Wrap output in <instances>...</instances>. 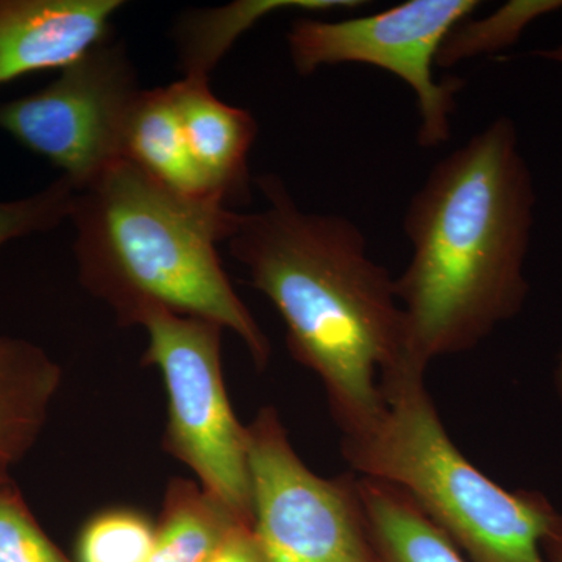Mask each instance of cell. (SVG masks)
<instances>
[{
    "instance_id": "cell-1",
    "label": "cell",
    "mask_w": 562,
    "mask_h": 562,
    "mask_svg": "<svg viewBox=\"0 0 562 562\" xmlns=\"http://www.w3.org/2000/svg\"><path fill=\"white\" fill-rule=\"evenodd\" d=\"M536 192L516 124L497 117L441 161L406 209L412 258L395 292L405 321L403 362L473 350L528 297Z\"/></svg>"
},
{
    "instance_id": "cell-2",
    "label": "cell",
    "mask_w": 562,
    "mask_h": 562,
    "mask_svg": "<svg viewBox=\"0 0 562 562\" xmlns=\"http://www.w3.org/2000/svg\"><path fill=\"white\" fill-rule=\"evenodd\" d=\"M255 183L266 206L239 214L228 249L279 312L292 357L321 380L342 438L357 435L382 414L383 376L405 357L395 279L349 217L302 210L273 173Z\"/></svg>"
},
{
    "instance_id": "cell-3",
    "label": "cell",
    "mask_w": 562,
    "mask_h": 562,
    "mask_svg": "<svg viewBox=\"0 0 562 562\" xmlns=\"http://www.w3.org/2000/svg\"><path fill=\"white\" fill-rule=\"evenodd\" d=\"M239 214L220 201L183 198L124 158L74 199L81 283L124 325L151 305L214 322L265 369L268 336L233 290L217 251Z\"/></svg>"
},
{
    "instance_id": "cell-4",
    "label": "cell",
    "mask_w": 562,
    "mask_h": 562,
    "mask_svg": "<svg viewBox=\"0 0 562 562\" xmlns=\"http://www.w3.org/2000/svg\"><path fill=\"white\" fill-rule=\"evenodd\" d=\"M425 375L402 362L383 376L382 414L342 438L351 472L405 492L473 562H549L543 539L560 512L541 492L505 490L464 457Z\"/></svg>"
},
{
    "instance_id": "cell-5",
    "label": "cell",
    "mask_w": 562,
    "mask_h": 562,
    "mask_svg": "<svg viewBox=\"0 0 562 562\" xmlns=\"http://www.w3.org/2000/svg\"><path fill=\"white\" fill-rule=\"evenodd\" d=\"M133 324L147 335L146 362L168 392L166 447L198 475L202 490L244 524H254L247 427L233 413L221 362L224 328L161 306Z\"/></svg>"
},
{
    "instance_id": "cell-6",
    "label": "cell",
    "mask_w": 562,
    "mask_h": 562,
    "mask_svg": "<svg viewBox=\"0 0 562 562\" xmlns=\"http://www.w3.org/2000/svg\"><path fill=\"white\" fill-rule=\"evenodd\" d=\"M255 538L266 562H376L353 472L306 468L272 406L247 427Z\"/></svg>"
},
{
    "instance_id": "cell-7",
    "label": "cell",
    "mask_w": 562,
    "mask_h": 562,
    "mask_svg": "<svg viewBox=\"0 0 562 562\" xmlns=\"http://www.w3.org/2000/svg\"><path fill=\"white\" fill-rule=\"evenodd\" d=\"M479 5L476 0H408L350 20L301 18L288 32V49L301 76L344 63L394 74L416 94L420 114L417 140L432 149L452 138L457 94L464 85L460 79L436 80L432 66L450 33Z\"/></svg>"
},
{
    "instance_id": "cell-8",
    "label": "cell",
    "mask_w": 562,
    "mask_h": 562,
    "mask_svg": "<svg viewBox=\"0 0 562 562\" xmlns=\"http://www.w3.org/2000/svg\"><path fill=\"white\" fill-rule=\"evenodd\" d=\"M140 91L124 44L110 38L44 90L0 103V128L81 191L124 160L125 125Z\"/></svg>"
},
{
    "instance_id": "cell-9",
    "label": "cell",
    "mask_w": 562,
    "mask_h": 562,
    "mask_svg": "<svg viewBox=\"0 0 562 562\" xmlns=\"http://www.w3.org/2000/svg\"><path fill=\"white\" fill-rule=\"evenodd\" d=\"M121 0H0V87L66 69L111 38Z\"/></svg>"
},
{
    "instance_id": "cell-10",
    "label": "cell",
    "mask_w": 562,
    "mask_h": 562,
    "mask_svg": "<svg viewBox=\"0 0 562 562\" xmlns=\"http://www.w3.org/2000/svg\"><path fill=\"white\" fill-rule=\"evenodd\" d=\"M192 160L211 192L231 203L249 195V154L258 125L250 111L220 101L209 77L184 76L168 87ZM231 206V205H228Z\"/></svg>"
},
{
    "instance_id": "cell-11",
    "label": "cell",
    "mask_w": 562,
    "mask_h": 562,
    "mask_svg": "<svg viewBox=\"0 0 562 562\" xmlns=\"http://www.w3.org/2000/svg\"><path fill=\"white\" fill-rule=\"evenodd\" d=\"M60 384V366L46 351L0 336V469L32 449Z\"/></svg>"
},
{
    "instance_id": "cell-12",
    "label": "cell",
    "mask_w": 562,
    "mask_h": 562,
    "mask_svg": "<svg viewBox=\"0 0 562 562\" xmlns=\"http://www.w3.org/2000/svg\"><path fill=\"white\" fill-rule=\"evenodd\" d=\"M124 157L183 198L222 202L192 160L168 87L139 92L125 125Z\"/></svg>"
},
{
    "instance_id": "cell-13",
    "label": "cell",
    "mask_w": 562,
    "mask_h": 562,
    "mask_svg": "<svg viewBox=\"0 0 562 562\" xmlns=\"http://www.w3.org/2000/svg\"><path fill=\"white\" fill-rule=\"evenodd\" d=\"M357 490L376 562H469L398 487L357 475Z\"/></svg>"
},
{
    "instance_id": "cell-14",
    "label": "cell",
    "mask_w": 562,
    "mask_h": 562,
    "mask_svg": "<svg viewBox=\"0 0 562 562\" xmlns=\"http://www.w3.org/2000/svg\"><path fill=\"white\" fill-rule=\"evenodd\" d=\"M239 522L201 484L173 480L162 503L150 562H209Z\"/></svg>"
},
{
    "instance_id": "cell-15",
    "label": "cell",
    "mask_w": 562,
    "mask_h": 562,
    "mask_svg": "<svg viewBox=\"0 0 562 562\" xmlns=\"http://www.w3.org/2000/svg\"><path fill=\"white\" fill-rule=\"evenodd\" d=\"M351 2H239L222 10L202 11L181 22L179 43L184 76L209 77L220 60L246 29L265 14L280 9L328 10Z\"/></svg>"
},
{
    "instance_id": "cell-16",
    "label": "cell",
    "mask_w": 562,
    "mask_h": 562,
    "mask_svg": "<svg viewBox=\"0 0 562 562\" xmlns=\"http://www.w3.org/2000/svg\"><path fill=\"white\" fill-rule=\"evenodd\" d=\"M157 528L131 509L99 514L80 532L79 562H150Z\"/></svg>"
},
{
    "instance_id": "cell-17",
    "label": "cell",
    "mask_w": 562,
    "mask_h": 562,
    "mask_svg": "<svg viewBox=\"0 0 562 562\" xmlns=\"http://www.w3.org/2000/svg\"><path fill=\"white\" fill-rule=\"evenodd\" d=\"M562 2H512L495 11L486 20H465L458 25L442 44L436 65L452 66L480 52L501 49L519 38L524 29L536 18L561 9Z\"/></svg>"
},
{
    "instance_id": "cell-18",
    "label": "cell",
    "mask_w": 562,
    "mask_h": 562,
    "mask_svg": "<svg viewBox=\"0 0 562 562\" xmlns=\"http://www.w3.org/2000/svg\"><path fill=\"white\" fill-rule=\"evenodd\" d=\"M0 562H70L36 522L9 469H0Z\"/></svg>"
},
{
    "instance_id": "cell-19",
    "label": "cell",
    "mask_w": 562,
    "mask_h": 562,
    "mask_svg": "<svg viewBox=\"0 0 562 562\" xmlns=\"http://www.w3.org/2000/svg\"><path fill=\"white\" fill-rule=\"evenodd\" d=\"M77 190L61 177L40 194L18 202H0V247L10 239L46 232L68 220Z\"/></svg>"
},
{
    "instance_id": "cell-20",
    "label": "cell",
    "mask_w": 562,
    "mask_h": 562,
    "mask_svg": "<svg viewBox=\"0 0 562 562\" xmlns=\"http://www.w3.org/2000/svg\"><path fill=\"white\" fill-rule=\"evenodd\" d=\"M209 562H266V560L251 525L239 522L233 525Z\"/></svg>"
},
{
    "instance_id": "cell-21",
    "label": "cell",
    "mask_w": 562,
    "mask_h": 562,
    "mask_svg": "<svg viewBox=\"0 0 562 562\" xmlns=\"http://www.w3.org/2000/svg\"><path fill=\"white\" fill-rule=\"evenodd\" d=\"M543 553L549 562H562V514L557 519L543 539Z\"/></svg>"
},
{
    "instance_id": "cell-22",
    "label": "cell",
    "mask_w": 562,
    "mask_h": 562,
    "mask_svg": "<svg viewBox=\"0 0 562 562\" xmlns=\"http://www.w3.org/2000/svg\"><path fill=\"white\" fill-rule=\"evenodd\" d=\"M553 386L554 391H557L558 398H560L562 403V351L560 357H558L557 366H554Z\"/></svg>"
},
{
    "instance_id": "cell-23",
    "label": "cell",
    "mask_w": 562,
    "mask_h": 562,
    "mask_svg": "<svg viewBox=\"0 0 562 562\" xmlns=\"http://www.w3.org/2000/svg\"><path fill=\"white\" fill-rule=\"evenodd\" d=\"M539 55H542L543 58H550V60L562 63V47H558V49L553 50L539 52Z\"/></svg>"
}]
</instances>
